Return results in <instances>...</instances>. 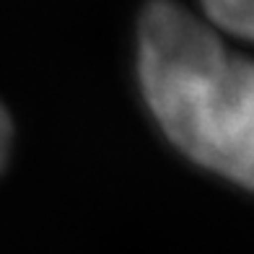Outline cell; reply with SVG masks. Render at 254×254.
I'll return each mask as SVG.
<instances>
[{"instance_id":"1","label":"cell","mask_w":254,"mask_h":254,"mask_svg":"<svg viewBox=\"0 0 254 254\" xmlns=\"http://www.w3.org/2000/svg\"><path fill=\"white\" fill-rule=\"evenodd\" d=\"M140 83L156 120L190 158L254 190V60L171 0H153L137 29Z\"/></svg>"},{"instance_id":"2","label":"cell","mask_w":254,"mask_h":254,"mask_svg":"<svg viewBox=\"0 0 254 254\" xmlns=\"http://www.w3.org/2000/svg\"><path fill=\"white\" fill-rule=\"evenodd\" d=\"M202 8L221 29L254 39V0H202Z\"/></svg>"},{"instance_id":"3","label":"cell","mask_w":254,"mask_h":254,"mask_svg":"<svg viewBox=\"0 0 254 254\" xmlns=\"http://www.w3.org/2000/svg\"><path fill=\"white\" fill-rule=\"evenodd\" d=\"M8 151H10V120H8L5 109L0 107V169L5 166Z\"/></svg>"}]
</instances>
